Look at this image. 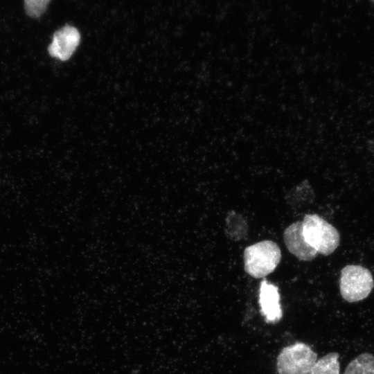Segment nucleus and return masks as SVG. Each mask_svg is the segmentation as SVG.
<instances>
[{"label":"nucleus","instance_id":"nucleus-1","mask_svg":"<svg viewBox=\"0 0 374 374\" xmlns=\"http://www.w3.org/2000/svg\"><path fill=\"white\" fill-rule=\"evenodd\" d=\"M244 269L255 278L273 272L281 260V251L272 240H262L247 247L243 253Z\"/></svg>","mask_w":374,"mask_h":374},{"label":"nucleus","instance_id":"nucleus-2","mask_svg":"<svg viewBox=\"0 0 374 374\" xmlns=\"http://www.w3.org/2000/svg\"><path fill=\"white\" fill-rule=\"evenodd\" d=\"M302 222L305 240L317 253L329 256L338 247V231L323 217L317 214H306Z\"/></svg>","mask_w":374,"mask_h":374},{"label":"nucleus","instance_id":"nucleus-3","mask_svg":"<svg viewBox=\"0 0 374 374\" xmlns=\"http://www.w3.org/2000/svg\"><path fill=\"white\" fill-rule=\"evenodd\" d=\"M374 285L370 271L361 266L349 265L340 274L339 289L342 298L349 302H357L366 299Z\"/></svg>","mask_w":374,"mask_h":374},{"label":"nucleus","instance_id":"nucleus-4","mask_svg":"<svg viewBox=\"0 0 374 374\" xmlns=\"http://www.w3.org/2000/svg\"><path fill=\"white\" fill-rule=\"evenodd\" d=\"M317 359L308 344L296 342L283 348L277 357L278 374H309Z\"/></svg>","mask_w":374,"mask_h":374},{"label":"nucleus","instance_id":"nucleus-5","mask_svg":"<svg viewBox=\"0 0 374 374\" xmlns=\"http://www.w3.org/2000/svg\"><path fill=\"white\" fill-rule=\"evenodd\" d=\"M80 41V34L73 26L66 25L53 36L52 43L48 47L49 55L62 61L68 60Z\"/></svg>","mask_w":374,"mask_h":374},{"label":"nucleus","instance_id":"nucleus-6","mask_svg":"<svg viewBox=\"0 0 374 374\" xmlns=\"http://www.w3.org/2000/svg\"><path fill=\"white\" fill-rule=\"evenodd\" d=\"M283 240L289 251L300 260L311 261L318 253L305 240L302 221L288 226L284 231Z\"/></svg>","mask_w":374,"mask_h":374},{"label":"nucleus","instance_id":"nucleus-7","mask_svg":"<svg viewBox=\"0 0 374 374\" xmlns=\"http://www.w3.org/2000/svg\"><path fill=\"white\" fill-rule=\"evenodd\" d=\"M258 301L260 312L267 322L276 323L281 319L283 312L278 287L265 279L262 280L260 286Z\"/></svg>","mask_w":374,"mask_h":374},{"label":"nucleus","instance_id":"nucleus-8","mask_svg":"<svg viewBox=\"0 0 374 374\" xmlns=\"http://www.w3.org/2000/svg\"><path fill=\"white\" fill-rule=\"evenodd\" d=\"M337 353H330L317 360L309 374H339L340 364Z\"/></svg>","mask_w":374,"mask_h":374},{"label":"nucleus","instance_id":"nucleus-9","mask_svg":"<svg viewBox=\"0 0 374 374\" xmlns=\"http://www.w3.org/2000/svg\"><path fill=\"white\" fill-rule=\"evenodd\" d=\"M344 374H374V356L360 354L348 364Z\"/></svg>","mask_w":374,"mask_h":374},{"label":"nucleus","instance_id":"nucleus-10","mask_svg":"<svg viewBox=\"0 0 374 374\" xmlns=\"http://www.w3.org/2000/svg\"><path fill=\"white\" fill-rule=\"evenodd\" d=\"M226 235L231 238L235 229V240L242 238L247 232V223L245 220L235 212L229 213L226 220Z\"/></svg>","mask_w":374,"mask_h":374},{"label":"nucleus","instance_id":"nucleus-11","mask_svg":"<svg viewBox=\"0 0 374 374\" xmlns=\"http://www.w3.org/2000/svg\"><path fill=\"white\" fill-rule=\"evenodd\" d=\"M24 1L26 15L32 18H38L46 11L51 0Z\"/></svg>","mask_w":374,"mask_h":374},{"label":"nucleus","instance_id":"nucleus-12","mask_svg":"<svg viewBox=\"0 0 374 374\" xmlns=\"http://www.w3.org/2000/svg\"><path fill=\"white\" fill-rule=\"evenodd\" d=\"M371 1L374 2V0H371Z\"/></svg>","mask_w":374,"mask_h":374}]
</instances>
